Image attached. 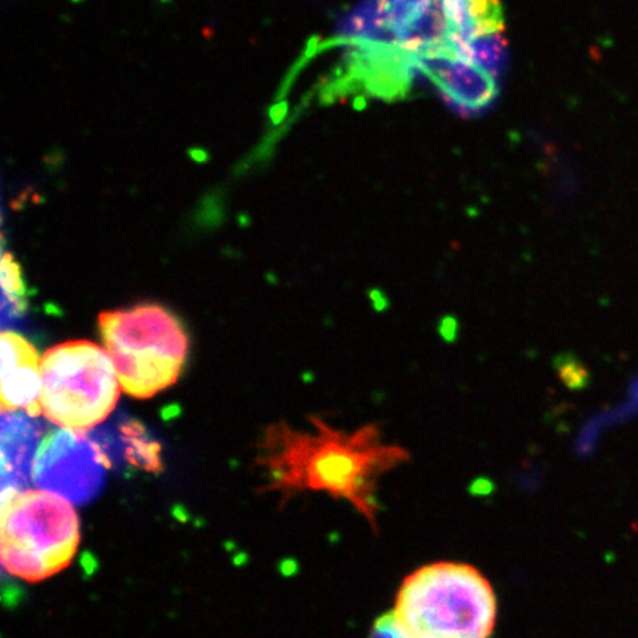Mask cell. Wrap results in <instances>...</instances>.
<instances>
[{"label":"cell","mask_w":638,"mask_h":638,"mask_svg":"<svg viewBox=\"0 0 638 638\" xmlns=\"http://www.w3.org/2000/svg\"><path fill=\"white\" fill-rule=\"evenodd\" d=\"M40 411L51 423L86 432L114 411L120 381L108 350L88 340L51 347L42 358Z\"/></svg>","instance_id":"5b68a950"},{"label":"cell","mask_w":638,"mask_h":638,"mask_svg":"<svg viewBox=\"0 0 638 638\" xmlns=\"http://www.w3.org/2000/svg\"><path fill=\"white\" fill-rule=\"evenodd\" d=\"M80 544L73 504L43 489H25L2 502L0 555L9 575L39 582L66 569Z\"/></svg>","instance_id":"277c9868"},{"label":"cell","mask_w":638,"mask_h":638,"mask_svg":"<svg viewBox=\"0 0 638 638\" xmlns=\"http://www.w3.org/2000/svg\"><path fill=\"white\" fill-rule=\"evenodd\" d=\"M311 420L315 432H300L287 424L267 428L259 461L267 473L269 489L328 492L347 500L374 524L378 477L404 461V450L383 443L375 427L349 435L319 419Z\"/></svg>","instance_id":"6da1fadb"},{"label":"cell","mask_w":638,"mask_h":638,"mask_svg":"<svg viewBox=\"0 0 638 638\" xmlns=\"http://www.w3.org/2000/svg\"><path fill=\"white\" fill-rule=\"evenodd\" d=\"M392 616L409 638H490L497 600L481 572L440 562L404 581Z\"/></svg>","instance_id":"7a4b0ae2"},{"label":"cell","mask_w":638,"mask_h":638,"mask_svg":"<svg viewBox=\"0 0 638 638\" xmlns=\"http://www.w3.org/2000/svg\"><path fill=\"white\" fill-rule=\"evenodd\" d=\"M46 426L27 411L2 412L0 424V471L2 502L25 490L39 446L46 436Z\"/></svg>","instance_id":"ba28073f"},{"label":"cell","mask_w":638,"mask_h":638,"mask_svg":"<svg viewBox=\"0 0 638 638\" xmlns=\"http://www.w3.org/2000/svg\"><path fill=\"white\" fill-rule=\"evenodd\" d=\"M25 311V289L21 267L12 254L5 253L2 259V319L4 328L15 325L23 319Z\"/></svg>","instance_id":"8fae6325"},{"label":"cell","mask_w":638,"mask_h":638,"mask_svg":"<svg viewBox=\"0 0 638 638\" xmlns=\"http://www.w3.org/2000/svg\"><path fill=\"white\" fill-rule=\"evenodd\" d=\"M98 328L127 395L148 399L178 381L189 340L179 319L163 306L145 303L102 312Z\"/></svg>","instance_id":"3957f363"},{"label":"cell","mask_w":638,"mask_h":638,"mask_svg":"<svg viewBox=\"0 0 638 638\" xmlns=\"http://www.w3.org/2000/svg\"><path fill=\"white\" fill-rule=\"evenodd\" d=\"M89 435L100 445L109 462L120 457L129 464L147 471L162 470L158 443L135 420H120L108 428Z\"/></svg>","instance_id":"30bf717a"},{"label":"cell","mask_w":638,"mask_h":638,"mask_svg":"<svg viewBox=\"0 0 638 638\" xmlns=\"http://www.w3.org/2000/svg\"><path fill=\"white\" fill-rule=\"evenodd\" d=\"M417 74L432 83L442 100L462 117H476L490 108L498 97L497 80L457 51L414 55Z\"/></svg>","instance_id":"52a82bcc"},{"label":"cell","mask_w":638,"mask_h":638,"mask_svg":"<svg viewBox=\"0 0 638 638\" xmlns=\"http://www.w3.org/2000/svg\"><path fill=\"white\" fill-rule=\"evenodd\" d=\"M109 464L89 433L62 427L43 438L35 459L33 482L39 489L83 505L102 490Z\"/></svg>","instance_id":"8992f818"},{"label":"cell","mask_w":638,"mask_h":638,"mask_svg":"<svg viewBox=\"0 0 638 638\" xmlns=\"http://www.w3.org/2000/svg\"><path fill=\"white\" fill-rule=\"evenodd\" d=\"M371 638H409V637L397 627L392 613H387L375 622L371 632Z\"/></svg>","instance_id":"7c38bea8"},{"label":"cell","mask_w":638,"mask_h":638,"mask_svg":"<svg viewBox=\"0 0 638 638\" xmlns=\"http://www.w3.org/2000/svg\"><path fill=\"white\" fill-rule=\"evenodd\" d=\"M2 412L27 411L39 416L42 359L20 334L4 330L2 339Z\"/></svg>","instance_id":"9c48e42d"}]
</instances>
